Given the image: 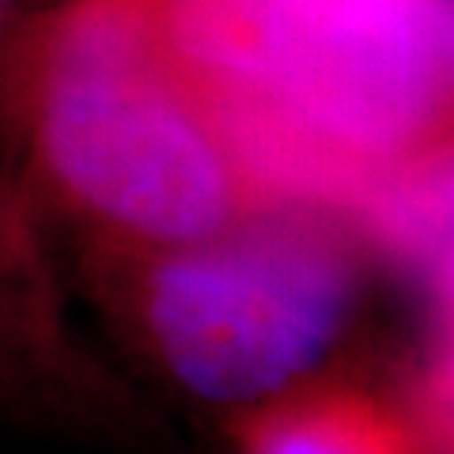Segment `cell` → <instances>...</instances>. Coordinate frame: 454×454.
Returning a JSON list of instances; mask_svg holds the SVG:
<instances>
[{
	"label": "cell",
	"mask_w": 454,
	"mask_h": 454,
	"mask_svg": "<svg viewBox=\"0 0 454 454\" xmlns=\"http://www.w3.org/2000/svg\"><path fill=\"white\" fill-rule=\"evenodd\" d=\"M432 292H435V303H450L454 307V250H447L432 269Z\"/></svg>",
	"instance_id": "cell-6"
},
{
	"label": "cell",
	"mask_w": 454,
	"mask_h": 454,
	"mask_svg": "<svg viewBox=\"0 0 454 454\" xmlns=\"http://www.w3.org/2000/svg\"><path fill=\"white\" fill-rule=\"evenodd\" d=\"M46 190L114 254L201 243L288 197L175 68L137 0H80L27 80Z\"/></svg>",
	"instance_id": "cell-2"
},
{
	"label": "cell",
	"mask_w": 454,
	"mask_h": 454,
	"mask_svg": "<svg viewBox=\"0 0 454 454\" xmlns=\"http://www.w3.org/2000/svg\"><path fill=\"white\" fill-rule=\"evenodd\" d=\"M284 193L352 216L454 152V0H137Z\"/></svg>",
	"instance_id": "cell-1"
},
{
	"label": "cell",
	"mask_w": 454,
	"mask_h": 454,
	"mask_svg": "<svg viewBox=\"0 0 454 454\" xmlns=\"http://www.w3.org/2000/svg\"><path fill=\"white\" fill-rule=\"evenodd\" d=\"M367 243L348 208L288 193L201 243L106 262L148 360L197 402L250 413L315 382L345 340Z\"/></svg>",
	"instance_id": "cell-3"
},
{
	"label": "cell",
	"mask_w": 454,
	"mask_h": 454,
	"mask_svg": "<svg viewBox=\"0 0 454 454\" xmlns=\"http://www.w3.org/2000/svg\"><path fill=\"white\" fill-rule=\"evenodd\" d=\"M235 424L239 454H428L402 402L330 379L239 413Z\"/></svg>",
	"instance_id": "cell-4"
},
{
	"label": "cell",
	"mask_w": 454,
	"mask_h": 454,
	"mask_svg": "<svg viewBox=\"0 0 454 454\" xmlns=\"http://www.w3.org/2000/svg\"><path fill=\"white\" fill-rule=\"evenodd\" d=\"M402 405L428 454H454V307L435 303V330L420 364L409 372Z\"/></svg>",
	"instance_id": "cell-5"
}]
</instances>
